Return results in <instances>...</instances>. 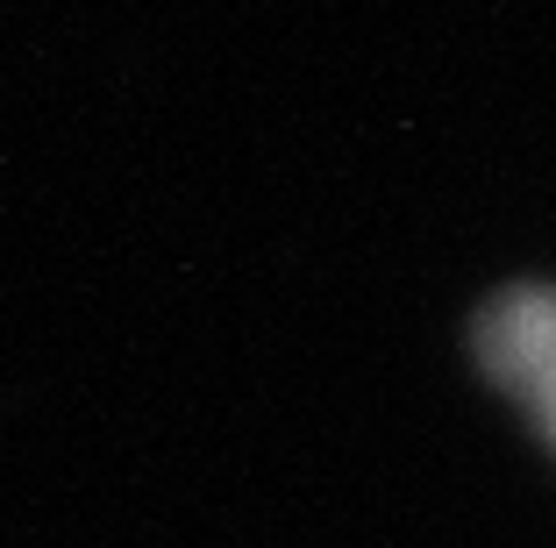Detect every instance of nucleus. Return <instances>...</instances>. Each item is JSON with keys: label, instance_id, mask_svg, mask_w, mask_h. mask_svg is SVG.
Instances as JSON below:
<instances>
[{"label": "nucleus", "instance_id": "nucleus-1", "mask_svg": "<svg viewBox=\"0 0 556 548\" xmlns=\"http://www.w3.org/2000/svg\"><path fill=\"white\" fill-rule=\"evenodd\" d=\"M485 371L556 442V292H507L485 314Z\"/></svg>", "mask_w": 556, "mask_h": 548}]
</instances>
